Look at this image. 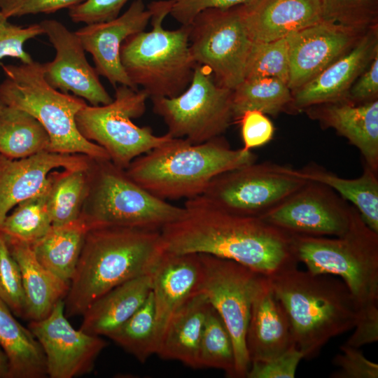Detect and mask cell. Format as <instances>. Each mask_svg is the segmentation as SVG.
<instances>
[{"mask_svg":"<svg viewBox=\"0 0 378 378\" xmlns=\"http://www.w3.org/2000/svg\"><path fill=\"white\" fill-rule=\"evenodd\" d=\"M232 90L219 85L211 71L196 64L187 88L174 97H153V111L172 137L202 144L220 136L233 121Z\"/></svg>","mask_w":378,"mask_h":378,"instance_id":"obj_10","label":"cell"},{"mask_svg":"<svg viewBox=\"0 0 378 378\" xmlns=\"http://www.w3.org/2000/svg\"><path fill=\"white\" fill-rule=\"evenodd\" d=\"M1 66L6 75L0 84L1 98L6 105L24 110L38 120L49 135L50 152L110 160L102 147L85 139L77 128L76 115L86 104L83 99L49 85L39 62Z\"/></svg>","mask_w":378,"mask_h":378,"instance_id":"obj_7","label":"cell"},{"mask_svg":"<svg viewBox=\"0 0 378 378\" xmlns=\"http://www.w3.org/2000/svg\"><path fill=\"white\" fill-rule=\"evenodd\" d=\"M80 220L87 229L130 227L160 230L179 219L184 207L153 195L111 160L92 158Z\"/></svg>","mask_w":378,"mask_h":378,"instance_id":"obj_8","label":"cell"},{"mask_svg":"<svg viewBox=\"0 0 378 378\" xmlns=\"http://www.w3.org/2000/svg\"><path fill=\"white\" fill-rule=\"evenodd\" d=\"M88 167L53 170L49 174L48 204L52 225L80 220L88 190Z\"/></svg>","mask_w":378,"mask_h":378,"instance_id":"obj_32","label":"cell"},{"mask_svg":"<svg viewBox=\"0 0 378 378\" xmlns=\"http://www.w3.org/2000/svg\"><path fill=\"white\" fill-rule=\"evenodd\" d=\"M87 231L80 219L63 225H52L48 232L31 246L41 265L59 279L70 282Z\"/></svg>","mask_w":378,"mask_h":378,"instance_id":"obj_29","label":"cell"},{"mask_svg":"<svg viewBox=\"0 0 378 378\" xmlns=\"http://www.w3.org/2000/svg\"><path fill=\"white\" fill-rule=\"evenodd\" d=\"M28 328L41 345L50 378H73L91 372L107 345L100 336L71 326L64 314V300L45 318L30 321Z\"/></svg>","mask_w":378,"mask_h":378,"instance_id":"obj_15","label":"cell"},{"mask_svg":"<svg viewBox=\"0 0 378 378\" xmlns=\"http://www.w3.org/2000/svg\"><path fill=\"white\" fill-rule=\"evenodd\" d=\"M378 53L377 25L368 29L346 53L293 92L295 110L345 100L360 74Z\"/></svg>","mask_w":378,"mask_h":378,"instance_id":"obj_20","label":"cell"},{"mask_svg":"<svg viewBox=\"0 0 378 378\" xmlns=\"http://www.w3.org/2000/svg\"><path fill=\"white\" fill-rule=\"evenodd\" d=\"M299 262L314 274L336 276L352 295L358 321H378V233L352 205L349 226L339 237L293 234Z\"/></svg>","mask_w":378,"mask_h":378,"instance_id":"obj_5","label":"cell"},{"mask_svg":"<svg viewBox=\"0 0 378 378\" xmlns=\"http://www.w3.org/2000/svg\"><path fill=\"white\" fill-rule=\"evenodd\" d=\"M210 303L201 291L190 298L169 319L156 354L200 369L199 349Z\"/></svg>","mask_w":378,"mask_h":378,"instance_id":"obj_26","label":"cell"},{"mask_svg":"<svg viewBox=\"0 0 378 378\" xmlns=\"http://www.w3.org/2000/svg\"><path fill=\"white\" fill-rule=\"evenodd\" d=\"M251 0H174L169 15L181 25L188 26L202 11L209 8H229Z\"/></svg>","mask_w":378,"mask_h":378,"instance_id":"obj_46","label":"cell"},{"mask_svg":"<svg viewBox=\"0 0 378 378\" xmlns=\"http://www.w3.org/2000/svg\"><path fill=\"white\" fill-rule=\"evenodd\" d=\"M91 159L50 151L21 159L0 155V225L13 207L49 186V174L55 169L88 167Z\"/></svg>","mask_w":378,"mask_h":378,"instance_id":"obj_19","label":"cell"},{"mask_svg":"<svg viewBox=\"0 0 378 378\" xmlns=\"http://www.w3.org/2000/svg\"><path fill=\"white\" fill-rule=\"evenodd\" d=\"M129 1L130 0H85L69 8V15L71 20L76 23L88 24L106 22L117 18Z\"/></svg>","mask_w":378,"mask_h":378,"instance_id":"obj_44","label":"cell"},{"mask_svg":"<svg viewBox=\"0 0 378 378\" xmlns=\"http://www.w3.org/2000/svg\"><path fill=\"white\" fill-rule=\"evenodd\" d=\"M203 265L200 291L223 320L232 337L235 378L250 367L246 335L251 304L264 275L231 260L199 253Z\"/></svg>","mask_w":378,"mask_h":378,"instance_id":"obj_12","label":"cell"},{"mask_svg":"<svg viewBox=\"0 0 378 378\" xmlns=\"http://www.w3.org/2000/svg\"><path fill=\"white\" fill-rule=\"evenodd\" d=\"M174 0L150 3L149 31L128 36L120 52L122 66L132 83L153 97H174L189 85L196 66L189 48V25L165 29Z\"/></svg>","mask_w":378,"mask_h":378,"instance_id":"obj_6","label":"cell"},{"mask_svg":"<svg viewBox=\"0 0 378 378\" xmlns=\"http://www.w3.org/2000/svg\"><path fill=\"white\" fill-rule=\"evenodd\" d=\"M0 10V59L15 57L21 63L33 61L31 55L24 49V43L29 39L44 34L42 26L32 24L28 26L14 24Z\"/></svg>","mask_w":378,"mask_h":378,"instance_id":"obj_40","label":"cell"},{"mask_svg":"<svg viewBox=\"0 0 378 378\" xmlns=\"http://www.w3.org/2000/svg\"><path fill=\"white\" fill-rule=\"evenodd\" d=\"M351 207L332 188L308 181L260 218L293 234L339 237L348 230Z\"/></svg>","mask_w":378,"mask_h":378,"instance_id":"obj_14","label":"cell"},{"mask_svg":"<svg viewBox=\"0 0 378 378\" xmlns=\"http://www.w3.org/2000/svg\"><path fill=\"white\" fill-rule=\"evenodd\" d=\"M203 274L199 253L164 251L151 273L159 345L172 315L200 291Z\"/></svg>","mask_w":378,"mask_h":378,"instance_id":"obj_21","label":"cell"},{"mask_svg":"<svg viewBox=\"0 0 378 378\" xmlns=\"http://www.w3.org/2000/svg\"><path fill=\"white\" fill-rule=\"evenodd\" d=\"M5 106H6V104H4V102H3L2 99L0 97V114Z\"/></svg>","mask_w":378,"mask_h":378,"instance_id":"obj_49","label":"cell"},{"mask_svg":"<svg viewBox=\"0 0 378 378\" xmlns=\"http://www.w3.org/2000/svg\"><path fill=\"white\" fill-rule=\"evenodd\" d=\"M151 288V274L115 286L96 300L84 312L80 330L88 334L108 337L144 304Z\"/></svg>","mask_w":378,"mask_h":378,"instance_id":"obj_27","label":"cell"},{"mask_svg":"<svg viewBox=\"0 0 378 378\" xmlns=\"http://www.w3.org/2000/svg\"><path fill=\"white\" fill-rule=\"evenodd\" d=\"M363 31L321 20L288 35L292 94L351 50Z\"/></svg>","mask_w":378,"mask_h":378,"instance_id":"obj_17","label":"cell"},{"mask_svg":"<svg viewBox=\"0 0 378 378\" xmlns=\"http://www.w3.org/2000/svg\"><path fill=\"white\" fill-rule=\"evenodd\" d=\"M340 354L333 358L338 370L330 374L332 378H377L378 364L368 360L359 348L343 344Z\"/></svg>","mask_w":378,"mask_h":378,"instance_id":"obj_42","label":"cell"},{"mask_svg":"<svg viewBox=\"0 0 378 378\" xmlns=\"http://www.w3.org/2000/svg\"><path fill=\"white\" fill-rule=\"evenodd\" d=\"M307 182L298 169L255 162L218 175L200 196L225 211L260 217Z\"/></svg>","mask_w":378,"mask_h":378,"instance_id":"obj_11","label":"cell"},{"mask_svg":"<svg viewBox=\"0 0 378 378\" xmlns=\"http://www.w3.org/2000/svg\"><path fill=\"white\" fill-rule=\"evenodd\" d=\"M303 178L321 183L336 191L358 210L363 221L378 233L377 172L365 164L363 172L356 178H344L318 166L298 169Z\"/></svg>","mask_w":378,"mask_h":378,"instance_id":"obj_30","label":"cell"},{"mask_svg":"<svg viewBox=\"0 0 378 378\" xmlns=\"http://www.w3.org/2000/svg\"><path fill=\"white\" fill-rule=\"evenodd\" d=\"M107 337L141 363L156 354L159 338L151 291L144 304Z\"/></svg>","mask_w":378,"mask_h":378,"instance_id":"obj_34","label":"cell"},{"mask_svg":"<svg viewBox=\"0 0 378 378\" xmlns=\"http://www.w3.org/2000/svg\"><path fill=\"white\" fill-rule=\"evenodd\" d=\"M50 184L41 192L17 204L1 224L0 232L30 245L42 238L52 226L48 204Z\"/></svg>","mask_w":378,"mask_h":378,"instance_id":"obj_35","label":"cell"},{"mask_svg":"<svg viewBox=\"0 0 378 378\" xmlns=\"http://www.w3.org/2000/svg\"><path fill=\"white\" fill-rule=\"evenodd\" d=\"M289 72L286 37L268 42H252L246 62L244 80L274 78L288 85Z\"/></svg>","mask_w":378,"mask_h":378,"instance_id":"obj_37","label":"cell"},{"mask_svg":"<svg viewBox=\"0 0 378 378\" xmlns=\"http://www.w3.org/2000/svg\"><path fill=\"white\" fill-rule=\"evenodd\" d=\"M50 137L43 125L28 112L13 106L0 114V155L25 158L49 151Z\"/></svg>","mask_w":378,"mask_h":378,"instance_id":"obj_31","label":"cell"},{"mask_svg":"<svg viewBox=\"0 0 378 378\" xmlns=\"http://www.w3.org/2000/svg\"><path fill=\"white\" fill-rule=\"evenodd\" d=\"M322 20L361 30L375 25L378 0H319Z\"/></svg>","mask_w":378,"mask_h":378,"instance_id":"obj_38","label":"cell"},{"mask_svg":"<svg viewBox=\"0 0 378 378\" xmlns=\"http://www.w3.org/2000/svg\"><path fill=\"white\" fill-rule=\"evenodd\" d=\"M150 17L143 1H133L115 19L88 24L74 31L84 50L92 55L98 75L105 77L113 88L125 85L138 89L122 66L120 52L128 36L145 30Z\"/></svg>","mask_w":378,"mask_h":378,"instance_id":"obj_18","label":"cell"},{"mask_svg":"<svg viewBox=\"0 0 378 378\" xmlns=\"http://www.w3.org/2000/svg\"><path fill=\"white\" fill-rule=\"evenodd\" d=\"M309 115L334 129L361 153L365 164L378 172V100L353 104L347 100L309 107Z\"/></svg>","mask_w":378,"mask_h":378,"instance_id":"obj_24","label":"cell"},{"mask_svg":"<svg viewBox=\"0 0 378 378\" xmlns=\"http://www.w3.org/2000/svg\"><path fill=\"white\" fill-rule=\"evenodd\" d=\"M113 101L106 105L87 104L76 115V124L87 140L102 147L111 161L125 169L133 160L173 139L154 134L150 127H139L132 119L146 111L149 98L144 90L119 85Z\"/></svg>","mask_w":378,"mask_h":378,"instance_id":"obj_9","label":"cell"},{"mask_svg":"<svg viewBox=\"0 0 378 378\" xmlns=\"http://www.w3.org/2000/svg\"><path fill=\"white\" fill-rule=\"evenodd\" d=\"M294 343L287 312L263 276L251 304L246 335L250 363L274 358Z\"/></svg>","mask_w":378,"mask_h":378,"instance_id":"obj_22","label":"cell"},{"mask_svg":"<svg viewBox=\"0 0 378 378\" xmlns=\"http://www.w3.org/2000/svg\"><path fill=\"white\" fill-rule=\"evenodd\" d=\"M160 230L106 226L89 229L64 298V314L80 316L102 295L151 274L164 253Z\"/></svg>","mask_w":378,"mask_h":378,"instance_id":"obj_2","label":"cell"},{"mask_svg":"<svg viewBox=\"0 0 378 378\" xmlns=\"http://www.w3.org/2000/svg\"><path fill=\"white\" fill-rule=\"evenodd\" d=\"M356 80L348 92L347 101L357 104L375 99L378 93V53Z\"/></svg>","mask_w":378,"mask_h":378,"instance_id":"obj_47","label":"cell"},{"mask_svg":"<svg viewBox=\"0 0 378 378\" xmlns=\"http://www.w3.org/2000/svg\"><path fill=\"white\" fill-rule=\"evenodd\" d=\"M239 6L204 10L189 24V48L194 62L208 68L219 85L231 90L244 80L253 42Z\"/></svg>","mask_w":378,"mask_h":378,"instance_id":"obj_13","label":"cell"},{"mask_svg":"<svg viewBox=\"0 0 378 378\" xmlns=\"http://www.w3.org/2000/svg\"><path fill=\"white\" fill-rule=\"evenodd\" d=\"M237 122L241 125L242 148L245 150L264 146L273 138L274 127L272 121L259 111H245Z\"/></svg>","mask_w":378,"mask_h":378,"instance_id":"obj_43","label":"cell"},{"mask_svg":"<svg viewBox=\"0 0 378 378\" xmlns=\"http://www.w3.org/2000/svg\"><path fill=\"white\" fill-rule=\"evenodd\" d=\"M234 353L230 334L219 314L210 304L199 349L200 368H214L235 378Z\"/></svg>","mask_w":378,"mask_h":378,"instance_id":"obj_36","label":"cell"},{"mask_svg":"<svg viewBox=\"0 0 378 378\" xmlns=\"http://www.w3.org/2000/svg\"><path fill=\"white\" fill-rule=\"evenodd\" d=\"M8 370V359L0 346V378H7Z\"/></svg>","mask_w":378,"mask_h":378,"instance_id":"obj_48","label":"cell"},{"mask_svg":"<svg viewBox=\"0 0 378 378\" xmlns=\"http://www.w3.org/2000/svg\"><path fill=\"white\" fill-rule=\"evenodd\" d=\"M85 0H0V10L8 18L50 14L70 8Z\"/></svg>","mask_w":378,"mask_h":378,"instance_id":"obj_45","label":"cell"},{"mask_svg":"<svg viewBox=\"0 0 378 378\" xmlns=\"http://www.w3.org/2000/svg\"><path fill=\"white\" fill-rule=\"evenodd\" d=\"M0 300L18 316L25 317V298L20 267L0 232Z\"/></svg>","mask_w":378,"mask_h":378,"instance_id":"obj_39","label":"cell"},{"mask_svg":"<svg viewBox=\"0 0 378 378\" xmlns=\"http://www.w3.org/2000/svg\"><path fill=\"white\" fill-rule=\"evenodd\" d=\"M183 207L179 219L160 230L164 251L212 255L265 276L298 266L293 234L260 217L225 211L202 196Z\"/></svg>","mask_w":378,"mask_h":378,"instance_id":"obj_1","label":"cell"},{"mask_svg":"<svg viewBox=\"0 0 378 378\" xmlns=\"http://www.w3.org/2000/svg\"><path fill=\"white\" fill-rule=\"evenodd\" d=\"M239 8L253 42L285 38L322 20L319 0H251Z\"/></svg>","mask_w":378,"mask_h":378,"instance_id":"obj_23","label":"cell"},{"mask_svg":"<svg viewBox=\"0 0 378 378\" xmlns=\"http://www.w3.org/2000/svg\"><path fill=\"white\" fill-rule=\"evenodd\" d=\"M4 237L20 270L25 298L24 318L43 319L59 300H64L70 282L59 279L41 265L29 244Z\"/></svg>","mask_w":378,"mask_h":378,"instance_id":"obj_25","label":"cell"},{"mask_svg":"<svg viewBox=\"0 0 378 378\" xmlns=\"http://www.w3.org/2000/svg\"><path fill=\"white\" fill-rule=\"evenodd\" d=\"M293 94L287 83L274 78L245 79L232 90L233 120L246 111L276 115L291 106Z\"/></svg>","mask_w":378,"mask_h":378,"instance_id":"obj_33","label":"cell"},{"mask_svg":"<svg viewBox=\"0 0 378 378\" xmlns=\"http://www.w3.org/2000/svg\"><path fill=\"white\" fill-rule=\"evenodd\" d=\"M256 158L251 150L231 148L222 136L197 144L173 138L136 158L125 170L160 199L188 200L202 195L218 175Z\"/></svg>","mask_w":378,"mask_h":378,"instance_id":"obj_3","label":"cell"},{"mask_svg":"<svg viewBox=\"0 0 378 378\" xmlns=\"http://www.w3.org/2000/svg\"><path fill=\"white\" fill-rule=\"evenodd\" d=\"M40 24L56 50L52 61L41 64L46 83L63 93L72 92L86 99L92 106L111 103L113 98L88 62L85 50L75 32L56 20H44Z\"/></svg>","mask_w":378,"mask_h":378,"instance_id":"obj_16","label":"cell"},{"mask_svg":"<svg viewBox=\"0 0 378 378\" xmlns=\"http://www.w3.org/2000/svg\"><path fill=\"white\" fill-rule=\"evenodd\" d=\"M304 354L295 343L286 351L271 359L252 362L246 374L248 378H294Z\"/></svg>","mask_w":378,"mask_h":378,"instance_id":"obj_41","label":"cell"},{"mask_svg":"<svg viewBox=\"0 0 378 378\" xmlns=\"http://www.w3.org/2000/svg\"><path fill=\"white\" fill-rule=\"evenodd\" d=\"M0 346L8 359L7 378H43L46 360L41 345L0 300Z\"/></svg>","mask_w":378,"mask_h":378,"instance_id":"obj_28","label":"cell"},{"mask_svg":"<svg viewBox=\"0 0 378 378\" xmlns=\"http://www.w3.org/2000/svg\"><path fill=\"white\" fill-rule=\"evenodd\" d=\"M267 278L287 312L304 359L314 358L330 339L356 325L357 305L339 277L295 267Z\"/></svg>","mask_w":378,"mask_h":378,"instance_id":"obj_4","label":"cell"}]
</instances>
